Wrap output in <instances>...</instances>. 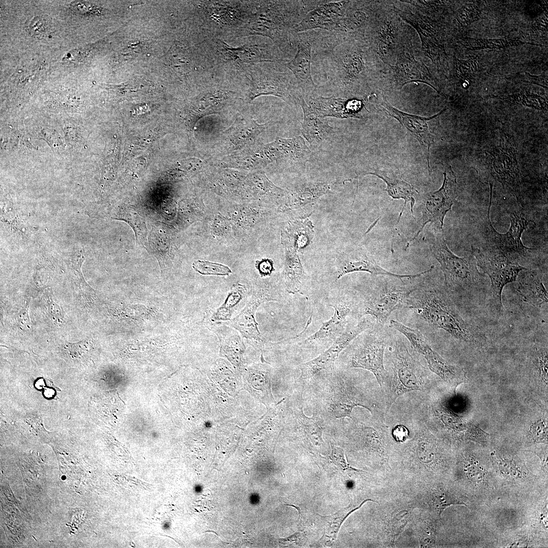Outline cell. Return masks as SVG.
Listing matches in <instances>:
<instances>
[{"mask_svg":"<svg viewBox=\"0 0 548 548\" xmlns=\"http://www.w3.org/2000/svg\"><path fill=\"white\" fill-rule=\"evenodd\" d=\"M418 286H392L388 284L362 296L359 300V316H369L377 327H383L394 311L408 307L410 295Z\"/></svg>","mask_w":548,"mask_h":548,"instance_id":"13","label":"cell"},{"mask_svg":"<svg viewBox=\"0 0 548 548\" xmlns=\"http://www.w3.org/2000/svg\"><path fill=\"white\" fill-rule=\"evenodd\" d=\"M463 464L465 475L470 483L475 486L485 484L487 481V471L475 458L467 455Z\"/></svg>","mask_w":548,"mask_h":548,"instance_id":"39","label":"cell"},{"mask_svg":"<svg viewBox=\"0 0 548 548\" xmlns=\"http://www.w3.org/2000/svg\"><path fill=\"white\" fill-rule=\"evenodd\" d=\"M85 259L84 249L78 247L74 249L71 251L68 257L67 262L75 275L77 276L81 286L86 288L90 289V287L85 282L81 271V266Z\"/></svg>","mask_w":548,"mask_h":548,"instance_id":"43","label":"cell"},{"mask_svg":"<svg viewBox=\"0 0 548 548\" xmlns=\"http://www.w3.org/2000/svg\"><path fill=\"white\" fill-rule=\"evenodd\" d=\"M490 199L487 216L483 225V234L487 248L496 250L507 255L510 258L525 255L534 248L526 247L522 241V235L533 222L527 219L522 214L513 212L509 214L510 225L505 233L498 232L490 220V208L492 186H490Z\"/></svg>","mask_w":548,"mask_h":548,"instance_id":"14","label":"cell"},{"mask_svg":"<svg viewBox=\"0 0 548 548\" xmlns=\"http://www.w3.org/2000/svg\"><path fill=\"white\" fill-rule=\"evenodd\" d=\"M246 290L241 285L233 286L223 304L213 313L211 320L213 321H227L235 311V307L245 297Z\"/></svg>","mask_w":548,"mask_h":548,"instance_id":"38","label":"cell"},{"mask_svg":"<svg viewBox=\"0 0 548 548\" xmlns=\"http://www.w3.org/2000/svg\"><path fill=\"white\" fill-rule=\"evenodd\" d=\"M303 113V120L301 122V135L309 144L310 149L316 150L331 143L335 136V131L328 122L307 113Z\"/></svg>","mask_w":548,"mask_h":548,"instance_id":"31","label":"cell"},{"mask_svg":"<svg viewBox=\"0 0 548 548\" xmlns=\"http://www.w3.org/2000/svg\"><path fill=\"white\" fill-rule=\"evenodd\" d=\"M275 147L277 161L298 173H303L310 160L312 151L300 135L292 138L277 137L272 142Z\"/></svg>","mask_w":548,"mask_h":548,"instance_id":"27","label":"cell"},{"mask_svg":"<svg viewBox=\"0 0 548 548\" xmlns=\"http://www.w3.org/2000/svg\"><path fill=\"white\" fill-rule=\"evenodd\" d=\"M324 1L260 2L252 19V33L271 39L285 57H293L297 49L294 28L311 11Z\"/></svg>","mask_w":548,"mask_h":548,"instance_id":"4","label":"cell"},{"mask_svg":"<svg viewBox=\"0 0 548 548\" xmlns=\"http://www.w3.org/2000/svg\"><path fill=\"white\" fill-rule=\"evenodd\" d=\"M257 268L260 274L264 276L270 275L273 269L272 263L269 260L259 262Z\"/></svg>","mask_w":548,"mask_h":548,"instance_id":"51","label":"cell"},{"mask_svg":"<svg viewBox=\"0 0 548 548\" xmlns=\"http://www.w3.org/2000/svg\"><path fill=\"white\" fill-rule=\"evenodd\" d=\"M429 239L432 253L443 272L448 295L461 299L472 298L482 290L484 279L473 255L461 257L454 254L447 245L441 228L435 231Z\"/></svg>","mask_w":548,"mask_h":548,"instance_id":"7","label":"cell"},{"mask_svg":"<svg viewBox=\"0 0 548 548\" xmlns=\"http://www.w3.org/2000/svg\"><path fill=\"white\" fill-rule=\"evenodd\" d=\"M271 122L259 123L252 118L238 120L224 132L222 138L223 148L234 153L256 143L260 135Z\"/></svg>","mask_w":548,"mask_h":548,"instance_id":"26","label":"cell"},{"mask_svg":"<svg viewBox=\"0 0 548 548\" xmlns=\"http://www.w3.org/2000/svg\"><path fill=\"white\" fill-rule=\"evenodd\" d=\"M319 31L296 33L294 41L297 48L293 58L283 63L294 75L304 99L318 96V86L311 73L312 50Z\"/></svg>","mask_w":548,"mask_h":548,"instance_id":"19","label":"cell"},{"mask_svg":"<svg viewBox=\"0 0 548 548\" xmlns=\"http://www.w3.org/2000/svg\"><path fill=\"white\" fill-rule=\"evenodd\" d=\"M530 439L534 442L547 443V426L544 421L538 420L533 423L529 431Z\"/></svg>","mask_w":548,"mask_h":548,"instance_id":"45","label":"cell"},{"mask_svg":"<svg viewBox=\"0 0 548 548\" xmlns=\"http://www.w3.org/2000/svg\"><path fill=\"white\" fill-rule=\"evenodd\" d=\"M334 310L332 317L322 323L319 329L301 341L304 349H327L347 328L348 318L358 316L359 301L349 298H339L329 304Z\"/></svg>","mask_w":548,"mask_h":548,"instance_id":"16","label":"cell"},{"mask_svg":"<svg viewBox=\"0 0 548 548\" xmlns=\"http://www.w3.org/2000/svg\"><path fill=\"white\" fill-rule=\"evenodd\" d=\"M331 453L329 457L333 463L340 469L359 471V470L352 467L347 462L344 450L331 443Z\"/></svg>","mask_w":548,"mask_h":548,"instance_id":"46","label":"cell"},{"mask_svg":"<svg viewBox=\"0 0 548 548\" xmlns=\"http://www.w3.org/2000/svg\"><path fill=\"white\" fill-rule=\"evenodd\" d=\"M321 401L325 413L333 419L351 418L355 407L368 410L372 416L385 418L387 411L380 387L369 390L345 376L326 373Z\"/></svg>","mask_w":548,"mask_h":548,"instance_id":"5","label":"cell"},{"mask_svg":"<svg viewBox=\"0 0 548 548\" xmlns=\"http://www.w3.org/2000/svg\"><path fill=\"white\" fill-rule=\"evenodd\" d=\"M367 99L370 102L379 106L380 109L386 113L388 115L398 120L406 127L412 135L418 140L424 149L429 170V150L431 144L433 143V136L429 131L427 121L438 116L446 109L443 110L432 117L426 118L401 112L392 107L387 101L383 99H378L377 97L373 95H369Z\"/></svg>","mask_w":548,"mask_h":548,"instance_id":"23","label":"cell"},{"mask_svg":"<svg viewBox=\"0 0 548 548\" xmlns=\"http://www.w3.org/2000/svg\"><path fill=\"white\" fill-rule=\"evenodd\" d=\"M517 290L522 300L535 307H541L547 303V291L541 276L531 269L522 271Z\"/></svg>","mask_w":548,"mask_h":548,"instance_id":"32","label":"cell"},{"mask_svg":"<svg viewBox=\"0 0 548 548\" xmlns=\"http://www.w3.org/2000/svg\"><path fill=\"white\" fill-rule=\"evenodd\" d=\"M493 463L498 472L506 478H522L527 474L526 467L518 459L505 454L493 452Z\"/></svg>","mask_w":548,"mask_h":548,"instance_id":"36","label":"cell"},{"mask_svg":"<svg viewBox=\"0 0 548 548\" xmlns=\"http://www.w3.org/2000/svg\"><path fill=\"white\" fill-rule=\"evenodd\" d=\"M373 324L367 318H362L355 325H349L333 343L319 355L299 366L300 380L303 384L310 382L319 374L332 371L333 366L340 353L360 334L372 329Z\"/></svg>","mask_w":548,"mask_h":548,"instance_id":"15","label":"cell"},{"mask_svg":"<svg viewBox=\"0 0 548 548\" xmlns=\"http://www.w3.org/2000/svg\"><path fill=\"white\" fill-rule=\"evenodd\" d=\"M382 328L374 327L362 336L360 334L348 361L349 368H361L372 372L380 388L387 377L385 355L388 341Z\"/></svg>","mask_w":548,"mask_h":548,"instance_id":"12","label":"cell"},{"mask_svg":"<svg viewBox=\"0 0 548 548\" xmlns=\"http://www.w3.org/2000/svg\"><path fill=\"white\" fill-rule=\"evenodd\" d=\"M517 43L519 44L522 43V42L519 41L518 40H507L506 39L478 40H476L475 45L470 47L472 48V49L481 48H499L512 45L515 43L517 44Z\"/></svg>","mask_w":548,"mask_h":548,"instance_id":"47","label":"cell"},{"mask_svg":"<svg viewBox=\"0 0 548 548\" xmlns=\"http://www.w3.org/2000/svg\"><path fill=\"white\" fill-rule=\"evenodd\" d=\"M331 184L326 182H307L297 185L288 192L287 208L296 219H305L313 213V208L320 198L331 189Z\"/></svg>","mask_w":548,"mask_h":548,"instance_id":"25","label":"cell"},{"mask_svg":"<svg viewBox=\"0 0 548 548\" xmlns=\"http://www.w3.org/2000/svg\"><path fill=\"white\" fill-rule=\"evenodd\" d=\"M281 66L264 64L253 70L248 92L250 101L261 95H271L291 106L299 105L303 97L301 90L293 74Z\"/></svg>","mask_w":548,"mask_h":548,"instance_id":"11","label":"cell"},{"mask_svg":"<svg viewBox=\"0 0 548 548\" xmlns=\"http://www.w3.org/2000/svg\"><path fill=\"white\" fill-rule=\"evenodd\" d=\"M416 51L413 44L405 49L398 56L394 64L383 72L382 81L387 82L397 89L407 83L421 82L436 90L433 77L423 61L416 59Z\"/></svg>","mask_w":548,"mask_h":548,"instance_id":"18","label":"cell"},{"mask_svg":"<svg viewBox=\"0 0 548 548\" xmlns=\"http://www.w3.org/2000/svg\"><path fill=\"white\" fill-rule=\"evenodd\" d=\"M299 106L303 112L320 118L326 117L340 119L362 118V111L365 108L363 100L325 97L318 95L304 99L301 98Z\"/></svg>","mask_w":548,"mask_h":548,"instance_id":"21","label":"cell"},{"mask_svg":"<svg viewBox=\"0 0 548 548\" xmlns=\"http://www.w3.org/2000/svg\"><path fill=\"white\" fill-rule=\"evenodd\" d=\"M402 333L415 351L424 356L429 369L448 384L455 394L457 388L467 381L464 369L444 359L430 347L419 330L406 326L403 329Z\"/></svg>","mask_w":548,"mask_h":548,"instance_id":"17","label":"cell"},{"mask_svg":"<svg viewBox=\"0 0 548 548\" xmlns=\"http://www.w3.org/2000/svg\"><path fill=\"white\" fill-rule=\"evenodd\" d=\"M367 501H373L372 500L367 499L364 500L358 506L352 508L348 506L340 510L335 513L329 516H322V521L324 525V534L321 539L325 540L326 542H332L336 538L337 534L341 524L353 512L361 507L362 505Z\"/></svg>","mask_w":548,"mask_h":548,"instance_id":"37","label":"cell"},{"mask_svg":"<svg viewBox=\"0 0 548 548\" xmlns=\"http://www.w3.org/2000/svg\"><path fill=\"white\" fill-rule=\"evenodd\" d=\"M268 291L261 290L254 293L245 307L234 318L224 324L234 328L245 338L262 340V336L255 320V312L259 306L266 301L276 300Z\"/></svg>","mask_w":548,"mask_h":548,"instance_id":"30","label":"cell"},{"mask_svg":"<svg viewBox=\"0 0 548 548\" xmlns=\"http://www.w3.org/2000/svg\"><path fill=\"white\" fill-rule=\"evenodd\" d=\"M364 37L384 71L413 44L410 29L395 11L392 2L368 1Z\"/></svg>","mask_w":548,"mask_h":548,"instance_id":"3","label":"cell"},{"mask_svg":"<svg viewBox=\"0 0 548 548\" xmlns=\"http://www.w3.org/2000/svg\"><path fill=\"white\" fill-rule=\"evenodd\" d=\"M193 269L202 275L228 276L231 269L220 263L197 260L192 263Z\"/></svg>","mask_w":548,"mask_h":548,"instance_id":"42","label":"cell"},{"mask_svg":"<svg viewBox=\"0 0 548 548\" xmlns=\"http://www.w3.org/2000/svg\"><path fill=\"white\" fill-rule=\"evenodd\" d=\"M302 398L294 412L295 423L299 430L309 441L316 447H321L324 443L322 437V419L318 416L307 417L303 413Z\"/></svg>","mask_w":548,"mask_h":548,"instance_id":"35","label":"cell"},{"mask_svg":"<svg viewBox=\"0 0 548 548\" xmlns=\"http://www.w3.org/2000/svg\"><path fill=\"white\" fill-rule=\"evenodd\" d=\"M17 324L20 329L24 331H30L32 325L28 315L27 308L25 307L16 315Z\"/></svg>","mask_w":548,"mask_h":548,"instance_id":"50","label":"cell"},{"mask_svg":"<svg viewBox=\"0 0 548 548\" xmlns=\"http://www.w3.org/2000/svg\"><path fill=\"white\" fill-rule=\"evenodd\" d=\"M419 403L420 417L434 418L447 429L465 439L482 444H485L488 442V433L473 424L464 421L454 413L440 405L430 403L425 396L422 398Z\"/></svg>","mask_w":548,"mask_h":548,"instance_id":"22","label":"cell"},{"mask_svg":"<svg viewBox=\"0 0 548 548\" xmlns=\"http://www.w3.org/2000/svg\"><path fill=\"white\" fill-rule=\"evenodd\" d=\"M432 501L434 508L440 516L442 511L451 505H465V503L448 491L442 488L434 490L432 494Z\"/></svg>","mask_w":548,"mask_h":548,"instance_id":"41","label":"cell"},{"mask_svg":"<svg viewBox=\"0 0 548 548\" xmlns=\"http://www.w3.org/2000/svg\"><path fill=\"white\" fill-rule=\"evenodd\" d=\"M46 305L49 315L58 323L62 324L64 321V316L59 305L52 296H48L46 299Z\"/></svg>","mask_w":548,"mask_h":548,"instance_id":"48","label":"cell"},{"mask_svg":"<svg viewBox=\"0 0 548 548\" xmlns=\"http://www.w3.org/2000/svg\"><path fill=\"white\" fill-rule=\"evenodd\" d=\"M274 162L275 157L269 144L256 143L219 160L218 165L223 167L261 169Z\"/></svg>","mask_w":548,"mask_h":548,"instance_id":"28","label":"cell"},{"mask_svg":"<svg viewBox=\"0 0 548 548\" xmlns=\"http://www.w3.org/2000/svg\"><path fill=\"white\" fill-rule=\"evenodd\" d=\"M476 264L490 279L489 305L494 313L503 312L502 293L504 286L515 282L520 273L527 269L502 252L488 249L471 247Z\"/></svg>","mask_w":548,"mask_h":548,"instance_id":"10","label":"cell"},{"mask_svg":"<svg viewBox=\"0 0 548 548\" xmlns=\"http://www.w3.org/2000/svg\"><path fill=\"white\" fill-rule=\"evenodd\" d=\"M314 42L323 58L327 80L318 87V95L357 98L382 82L383 67L370 48L363 33L330 32Z\"/></svg>","mask_w":548,"mask_h":548,"instance_id":"1","label":"cell"},{"mask_svg":"<svg viewBox=\"0 0 548 548\" xmlns=\"http://www.w3.org/2000/svg\"><path fill=\"white\" fill-rule=\"evenodd\" d=\"M396 1L395 11L403 20L413 26L419 35L423 55L438 68L444 65L446 52L442 43L441 27L434 20L435 1Z\"/></svg>","mask_w":548,"mask_h":548,"instance_id":"8","label":"cell"},{"mask_svg":"<svg viewBox=\"0 0 548 548\" xmlns=\"http://www.w3.org/2000/svg\"><path fill=\"white\" fill-rule=\"evenodd\" d=\"M366 175H373L382 179L387 185L386 191L392 198L404 199V206L399 214L397 223L399 222L406 204L408 202H410L412 216L414 217L413 208L415 203V195L416 193L418 192L410 184L400 178L394 177L393 176H389L386 173L381 170L363 172L360 174V176Z\"/></svg>","mask_w":548,"mask_h":548,"instance_id":"33","label":"cell"},{"mask_svg":"<svg viewBox=\"0 0 548 548\" xmlns=\"http://www.w3.org/2000/svg\"><path fill=\"white\" fill-rule=\"evenodd\" d=\"M118 218L129 223L132 227L138 241L142 243L146 241L147 230L144 218L133 209L121 210Z\"/></svg>","mask_w":548,"mask_h":548,"instance_id":"40","label":"cell"},{"mask_svg":"<svg viewBox=\"0 0 548 548\" xmlns=\"http://www.w3.org/2000/svg\"><path fill=\"white\" fill-rule=\"evenodd\" d=\"M443 175L444 180L441 187L424 196L421 226L413 238L407 243L408 245L418 236L425 226L429 222H439L440 227L442 229L444 217L454 203L456 184V177L451 166L445 170Z\"/></svg>","mask_w":548,"mask_h":548,"instance_id":"20","label":"cell"},{"mask_svg":"<svg viewBox=\"0 0 548 548\" xmlns=\"http://www.w3.org/2000/svg\"><path fill=\"white\" fill-rule=\"evenodd\" d=\"M408 307L432 327L442 329L457 340L476 348L487 345V337L476 325L465 320L446 291L420 290L410 295Z\"/></svg>","mask_w":548,"mask_h":548,"instance_id":"2","label":"cell"},{"mask_svg":"<svg viewBox=\"0 0 548 548\" xmlns=\"http://www.w3.org/2000/svg\"><path fill=\"white\" fill-rule=\"evenodd\" d=\"M285 269V282L287 292L304 294L307 276L302 265L297 250L291 244Z\"/></svg>","mask_w":548,"mask_h":548,"instance_id":"34","label":"cell"},{"mask_svg":"<svg viewBox=\"0 0 548 548\" xmlns=\"http://www.w3.org/2000/svg\"><path fill=\"white\" fill-rule=\"evenodd\" d=\"M473 61L455 59V74L459 80L466 81L472 78L474 72H476V66Z\"/></svg>","mask_w":548,"mask_h":548,"instance_id":"44","label":"cell"},{"mask_svg":"<svg viewBox=\"0 0 548 548\" xmlns=\"http://www.w3.org/2000/svg\"><path fill=\"white\" fill-rule=\"evenodd\" d=\"M389 366L386 379L380 388L387 414L397 399L412 391L427 392L429 378L424 366L409 347L397 338L389 347Z\"/></svg>","mask_w":548,"mask_h":548,"instance_id":"6","label":"cell"},{"mask_svg":"<svg viewBox=\"0 0 548 548\" xmlns=\"http://www.w3.org/2000/svg\"><path fill=\"white\" fill-rule=\"evenodd\" d=\"M335 278L339 279L343 276L354 272H367L374 275H386L400 279L403 282V279H416L428 274L433 269L429 268L421 272L414 275H399L390 272L383 268L372 257L365 252L357 250L349 253L344 254L338 261Z\"/></svg>","mask_w":548,"mask_h":548,"instance_id":"24","label":"cell"},{"mask_svg":"<svg viewBox=\"0 0 548 548\" xmlns=\"http://www.w3.org/2000/svg\"><path fill=\"white\" fill-rule=\"evenodd\" d=\"M364 22L357 1H325L309 12L293 29L294 33L321 29L331 32L359 31Z\"/></svg>","mask_w":548,"mask_h":548,"instance_id":"9","label":"cell"},{"mask_svg":"<svg viewBox=\"0 0 548 548\" xmlns=\"http://www.w3.org/2000/svg\"><path fill=\"white\" fill-rule=\"evenodd\" d=\"M391 435L397 442H405L409 438L410 431L405 423H398L391 429Z\"/></svg>","mask_w":548,"mask_h":548,"instance_id":"49","label":"cell"},{"mask_svg":"<svg viewBox=\"0 0 548 548\" xmlns=\"http://www.w3.org/2000/svg\"><path fill=\"white\" fill-rule=\"evenodd\" d=\"M220 46L221 53L224 58L237 63L284 62L283 54L276 46L270 43H264L232 48L221 42Z\"/></svg>","mask_w":548,"mask_h":548,"instance_id":"29","label":"cell"}]
</instances>
